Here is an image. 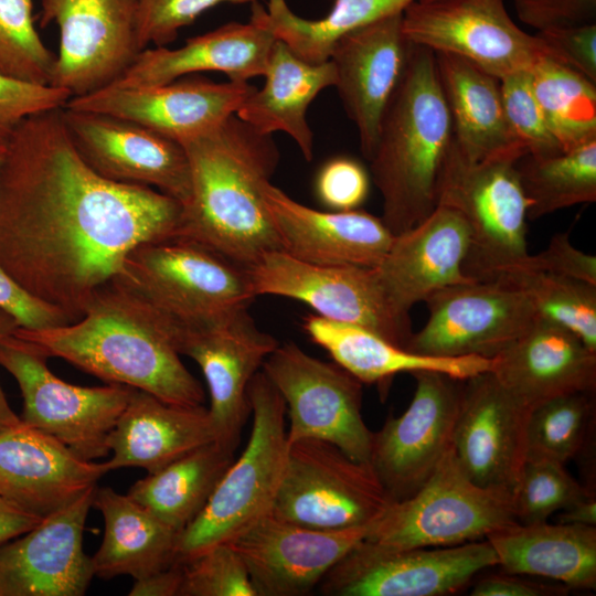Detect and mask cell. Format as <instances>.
I'll return each mask as SVG.
<instances>
[{"instance_id":"cell-1","label":"cell","mask_w":596,"mask_h":596,"mask_svg":"<svg viewBox=\"0 0 596 596\" xmlns=\"http://www.w3.org/2000/svg\"><path fill=\"white\" fill-rule=\"evenodd\" d=\"M62 108L29 116L9 134L0 169V263L30 295L75 321L134 248L178 236L183 205L95 172Z\"/></svg>"},{"instance_id":"cell-2","label":"cell","mask_w":596,"mask_h":596,"mask_svg":"<svg viewBox=\"0 0 596 596\" xmlns=\"http://www.w3.org/2000/svg\"><path fill=\"white\" fill-rule=\"evenodd\" d=\"M181 326L116 280L99 287L75 321L44 329L18 328L49 358H61L106 383L148 392L166 402L199 406L200 382L181 361Z\"/></svg>"},{"instance_id":"cell-3","label":"cell","mask_w":596,"mask_h":596,"mask_svg":"<svg viewBox=\"0 0 596 596\" xmlns=\"http://www.w3.org/2000/svg\"><path fill=\"white\" fill-rule=\"evenodd\" d=\"M181 146L190 166L191 196L177 237L202 244L245 268L281 251L263 200V188L280 158L272 137L233 115Z\"/></svg>"},{"instance_id":"cell-4","label":"cell","mask_w":596,"mask_h":596,"mask_svg":"<svg viewBox=\"0 0 596 596\" xmlns=\"http://www.w3.org/2000/svg\"><path fill=\"white\" fill-rule=\"evenodd\" d=\"M451 141L453 124L435 53L412 44L369 160L383 199L381 219L394 236L414 227L437 207Z\"/></svg>"},{"instance_id":"cell-5","label":"cell","mask_w":596,"mask_h":596,"mask_svg":"<svg viewBox=\"0 0 596 596\" xmlns=\"http://www.w3.org/2000/svg\"><path fill=\"white\" fill-rule=\"evenodd\" d=\"M247 393L253 415L247 445L202 511L178 534L177 563L230 543L272 512L288 449L286 405L263 371L254 375Z\"/></svg>"},{"instance_id":"cell-6","label":"cell","mask_w":596,"mask_h":596,"mask_svg":"<svg viewBox=\"0 0 596 596\" xmlns=\"http://www.w3.org/2000/svg\"><path fill=\"white\" fill-rule=\"evenodd\" d=\"M114 280L188 328L213 324L256 297L247 268L184 237L137 246Z\"/></svg>"},{"instance_id":"cell-7","label":"cell","mask_w":596,"mask_h":596,"mask_svg":"<svg viewBox=\"0 0 596 596\" xmlns=\"http://www.w3.org/2000/svg\"><path fill=\"white\" fill-rule=\"evenodd\" d=\"M514 523L513 492L473 482L451 446L417 491L387 507L365 540L392 549L451 546Z\"/></svg>"},{"instance_id":"cell-8","label":"cell","mask_w":596,"mask_h":596,"mask_svg":"<svg viewBox=\"0 0 596 596\" xmlns=\"http://www.w3.org/2000/svg\"><path fill=\"white\" fill-rule=\"evenodd\" d=\"M458 212L469 230L465 275L493 280L529 255L528 200L515 161L466 160L451 141L438 189V204Z\"/></svg>"},{"instance_id":"cell-9","label":"cell","mask_w":596,"mask_h":596,"mask_svg":"<svg viewBox=\"0 0 596 596\" xmlns=\"http://www.w3.org/2000/svg\"><path fill=\"white\" fill-rule=\"evenodd\" d=\"M47 359L42 349L15 334L0 341V366L14 377L23 400L20 421L84 460L106 457L109 434L134 389L70 384L51 372Z\"/></svg>"},{"instance_id":"cell-10","label":"cell","mask_w":596,"mask_h":596,"mask_svg":"<svg viewBox=\"0 0 596 596\" xmlns=\"http://www.w3.org/2000/svg\"><path fill=\"white\" fill-rule=\"evenodd\" d=\"M393 501L370 464L352 459L319 439L288 443L272 513L320 530H340L376 521Z\"/></svg>"},{"instance_id":"cell-11","label":"cell","mask_w":596,"mask_h":596,"mask_svg":"<svg viewBox=\"0 0 596 596\" xmlns=\"http://www.w3.org/2000/svg\"><path fill=\"white\" fill-rule=\"evenodd\" d=\"M263 372L284 398L288 443L319 439L356 461H370L373 432L362 416V382L336 362L306 353L294 342L278 344Z\"/></svg>"},{"instance_id":"cell-12","label":"cell","mask_w":596,"mask_h":596,"mask_svg":"<svg viewBox=\"0 0 596 596\" xmlns=\"http://www.w3.org/2000/svg\"><path fill=\"white\" fill-rule=\"evenodd\" d=\"M488 540L451 546L392 549L365 539L318 584L328 596H443L497 566Z\"/></svg>"},{"instance_id":"cell-13","label":"cell","mask_w":596,"mask_h":596,"mask_svg":"<svg viewBox=\"0 0 596 596\" xmlns=\"http://www.w3.org/2000/svg\"><path fill=\"white\" fill-rule=\"evenodd\" d=\"M247 270L256 297L302 301L318 316L365 327L405 349L413 334L409 315L392 305L374 267L315 265L274 251Z\"/></svg>"},{"instance_id":"cell-14","label":"cell","mask_w":596,"mask_h":596,"mask_svg":"<svg viewBox=\"0 0 596 596\" xmlns=\"http://www.w3.org/2000/svg\"><path fill=\"white\" fill-rule=\"evenodd\" d=\"M424 302L427 321L406 345L423 355L492 359L539 319L526 292L504 278L448 286Z\"/></svg>"},{"instance_id":"cell-15","label":"cell","mask_w":596,"mask_h":596,"mask_svg":"<svg viewBox=\"0 0 596 596\" xmlns=\"http://www.w3.org/2000/svg\"><path fill=\"white\" fill-rule=\"evenodd\" d=\"M409 43L468 60L501 79L550 53L511 19L504 0H415L402 15Z\"/></svg>"},{"instance_id":"cell-16","label":"cell","mask_w":596,"mask_h":596,"mask_svg":"<svg viewBox=\"0 0 596 596\" xmlns=\"http://www.w3.org/2000/svg\"><path fill=\"white\" fill-rule=\"evenodd\" d=\"M40 23L58 26L51 85L72 97L111 85L141 52L138 0H42Z\"/></svg>"},{"instance_id":"cell-17","label":"cell","mask_w":596,"mask_h":596,"mask_svg":"<svg viewBox=\"0 0 596 596\" xmlns=\"http://www.w3.org/2000/svg\"><path fill=\"white\" fill-rule=\"evenodd\" d=\"M406 411L373 432L370 461L391 500L401 501L429 478L453 446L464 379L416 371Z\"/></svg>"},{"instance_id":"cell-18","label":"cell","mask_w":596,"mask_h":596,"mask_svg":"<svg viewBox=\"0 0 596 596\" xmlns=\"http://www.w3.org/2000/svg\"><path fill=\"white\" fill-rule=\"evenodd\" d=\"M247 312L240 309L205 327H181L177 349L201 369L210 392L209 413L217 444L235 451L248 416V385L278 347Z\"/></svg>"},{"instance_id":"cell-19","label":"cell","mask_w":596,"mask_h":596,"mask_svg":"<svg viewBox=\"0 0 596 596\" xmlns=\"http://www.w3.org/2000/svg\"><path fill=\"white\" fill-rule=\"evenodd\" d=\"M63 120L84 161L105 179L158 190L183 206L191 196L184 148L120 117L62 108Z\"/></svg>"},{"instance_id":"cell-20","label":"cell","mask_w":596,"mask_h":596,"mask_svg":"<svg viewBox=\"0 0 596 596\" xmlns=\"http://www.w3.org/2000/svg\"><path fill=\"white\" fill-rule=\"evenodd\" d=\"M255 89L248 82L179 78L151 86H107L71 97L64 107L128 119L181 145L216 129Z\"/></svg>"},{"instance_id":"cell-21","label":"cell","mask_w":596,"mask_h":596,"mask_svg":"<svg viewBox=\"0 0 596 596\" xmlns=\"http://www.w3.org/2000/svg\"><path fill=\"white\" fill-rule=\"evenodd\" d=\"M373 523L320 530L270 512L227 544L242 557L256 596H302L366 538Z\"/></svg>"},{"instance_id":"cell-22","label":"cell","mask_w":596,"mask_h":596,"mask_svg":"<svg viewBox=\"0 0 596 596\" xmlns=\"http://www.w3.org/2000/svg\"><path fill=\"white\" fill-rule=\"evenodd\" d=\"M530 413L489 371L462 380L453 450L473 482L514 493Z\"/></svg>"},{"instance_id":"cell-23","label":"cell","mask_w":596,"mask_h":596,"mask_svg":"<svg viewBox=\"0 0 596 596\" xmlns=\"http://www.w3.org/2000/svg\"><path fill=\"white\" fill-rule=\"evenodd\" d=\"M96 487L30 531L0 543V596L86 593L95 574L83 536Z\"/></svg>"},{"instance_id":"cell-24","label":"cell","mask_w":596,"mask_h":596,"mask_svg":"<svg viewBox=\"0 0 596 596\" xmlns=\"http://www.w3.org/2000/svg\"><path fill=\"white\" fill-rule=\"evenodd\" d=\"M402 15L403 12L392 14L345 34L329 56L337 75L334 86L358 129L360 148L368 161L412 45L403 33Z\"/></svg>"},{"instance_id":"cell-25","label":"cell","mask_w":596,"mask_h":596,"mask_svg":"<svg viewBox=\"0 0 596 596\" xmlns=\"http://www.w3.org/2000/svg\"><path fill=\"white\" fill-rule=\"evenodd\" d=\"M54 437L23 424L0 432V496L44 519L73 503L106 473Z\"/></svg>"},{"instance_id":"cell-26","label":"cell","mask_w":596,"mask_h":596,"mask_svg":"<svg viewBox=\"0 0 596 596\" xmlns=\"http://www.w3.org/2000/svg\"><path fill=\"white\" fill-rule=\"evenodd\" d=\"M263 200L281 251L309 264L375 267L394 240L381 217L359 210H315L270 182Z\"/></svg>"},{"instance_id":"cell-27","label":"cell","mask_w":596,"mask_h":596,"mask_svg":"<svg viewBox=\"0 0 596 596\" xmlns=\"http://www.w3.org/2000/svg\"><path fill=\"white\" fill-rule=\"evenodd\" d=\"M276 40L267 24L265 9L254 2L249 22L224 24L188 39L178 49H145L109 86L160 85L210 71L224 73L230 81L248 82L264 76Z\"/></svg>"},{"instance_id":"cell-28","label":"cell","mask_w":596,"mask_h":596,"mask_svg":"<svg viewBox=\"0 0 596 596\" xmlns=\"http://www.w3.org/2000/svg\"><path fill=\"white\" fill-rule=\"evenodd\" d=\"M469 230L455 210L437 205L414 227L394 236L375 266L392 305L402 313L441 288L471 283L464 273Z\"/></svg>"},{"instance_id":"cell-29","label":"cell","mask_w":596,"mask_h":596,"mask_svg":"<svg viewBox=\"0 0 596 596\" xmlns=\"http://www.w3.org/2000/svg\"><path fill=\"white\" fill-rule=\"evenodd\" d=\"M532 409L551 398L596 390V352L570 330L539 317L491 359L489 371Z\"/></svg>"},{"instance_id":"cell-30","label":"cell","mask_w":596,"mask_h":596,"mask_svg":"<svg viewBox=\"0 0 596 596\" xmlns=\"http://www.w3.org/2000/svg\"><path fill=\"white\" fill-rule=\"evenodd\" d=\"M215 440L209 409L166 402L134 389L108 437V471L137 467L155 472Z\"/></svg>"},{"instance_id":"cell-31","label":"cell","mask_w":596,"mask_h":596,"mask_svg":"<svg viewBox=\"0 0 596 596\" xmlns=\"http://www.w3.org/2000/svg\"><path fill=\"white\" fill-rule=\"evenodd\" d=\"M434 53L459 153L471 162L517 161L526 155L509 127L500 79L466 58Z\"/></svg>"},{"instance_id":"cell-32","label":"cell","mask_w":596,"mask_h":596,"mask_svg":"<svg viewBox=\"0 0 596 596\" xmlns=\"http://www.w3.org/2000/svg\"><path fill=\"white\" fill-rule=\"evenodd\" d=\"M486 540L502 571L549 578L568 588H596L595 526L517 522Z\"/></svg>"},{"instance_id":"cell-33","label":"cell","mask_w":596,"mask_h":596,"mask_svg":"<svg viewBox=\"0 0 596 596\" xmlns=\"http://www.w3.org/2000/svg\"><path fill=\"white\" fill-rule=\"evenodd\" d=\"M264 77L263 88H256L235 115L259 134L270 136L283 131L289 135L304 158L310 161L313 134L307 110L322 89L336 85L332 62L309 63L276 40Z\"/></svg>"},{"instance_id":"cell-34","label":"cell","mask_w":596,"mask_h":596,"mask_svg":"<svg viewBox=\"0 0 596 596\" xmlns=\"http://www.w3.org/2000/svg\"><path fill=\"white\" fill-rule=\"evenodd\" d=\"M302 327L338 365L362 383H379L398 373L412 374L422 370L467 379L491 368V359L482 356L444 358L414 353L365 327L318 315L305 317Z\"/></svg>"},{"instance_id":"cell-35","label":"cell","mask_w":596,"mask_h":596,"mask_svg":"<svg viewBox=\"0 0 596 596\" xmlns=\"http://www.w3.org/2000/svg\"><path fill=\"white\" fill-rule=\"evenodd\" d=\"M93 507L105 522L102 544L91 556L95 576L140 579L177 563L179 533L128 494L96 487Z\"/></svg>"},{"instance_id":"cell-36","label":"cell","mask_w":596,"mask_h":596,"mask_svg":"<svg viewBox=\"0 0 596 596\" xmlns=\"http://www.w3.org/2000/svg\"><path fill=\"white\" fill-rule=\"evenodd\" d=\"M233 461V450L211 441L147 473L127 494L180 533L202 511Z\"/></svg>"},{"instance_id":"cell-37","label":"cell","mask_w":596,"mask_h":596,"mask_svg":"<svg viewBox=\"0 0 596 596\" xmlns=\"http://www.w3.org/2000/svg\"><path fill=\"white\" fill-rule=\"evenodd\" d=\"M415 0H334L321 19L309 20L290 10L286 0H268L265 18L276 36L309 63L329 60L334 44L345 34L392 14Z\"/></svg>"},{"instance_id":"cell-38","label":"cell","mask_w":596,"mask_h":596,"mask_svg":"<svg viewBox=\"0 0 596 596\" xmlns=\"http://www.w3.org/2000/svg\"><path fill=\"white\" fill-rule=\"evenodd\" d=\"M515 169L530 220L596 201V139L555 156L524 155Z\"/></svg>"},{"instance_id":"cell-39","label":"cell","mask_w":596,"mask_h":596,"mask_svg":"<svg viewBox=\"0 0 596 596\" xmlns=\"http://www.w3.org/2000/svg\"><path fill=\"white\" fill-rule=\"evenodd\" d=\"M530 76L549 128L564 151L596 139V83L550 56L536 62Z\"/></svg>"},{"instance_id":"cell-40","label":"cell","mask_w":596,"mask_h":596,"mask_svg":"<svg viewBox=\"0 0 596 596\" xmlns=\"http://www.w3.org/2000/svg\"><path fill=\"white\" fill-rule=\"evenodd\" d=\"M595 392L551 398L531 409L526 459L566 465L583 453L595 426Z\"/></svg>"},{"instance_id":"cell-41","label":"cell","mask_w":596,"mask_h":596,"mask_svg":"<svg viewBox=\"0 0 596 596\" xmlns=\"http://www.w3.org/2000/svg\"><path fill=\"white\" fill-rule=\"evenodd\" d=\"M504 278L526 292L539 317L576 334L596 352V286L561 275L514 270Z\"/></svg>"},{"instance_id":"cell-42","label":"cell","mask_w":596,"mask_h":596,"mask_svg":"<svg viewBox=\"0 0 596 596\" xmlns=\"http://www.w3.org/2000/svg\"><path fill=\"white\" fill-rule=\"evenodd\" d=\"M55 60L34 25L33 0H0V74L51 85Z\"/></svg>"},{"instance_id":"cell-43","label":"cell","mask_w":596,"mask_h":596,"mask_svg":"<svg viewBox=\"0 0 596 596\" xmlns=\"http://www.w3.org/2000/svg\"><path fill=\"white\" fill-rule=\"evenodd\" d=\"M595 493L581 485L565 465L542 459H526L513 493L517 522L546 521L577 501Z\"/></svg>"},{"instance_id":"cell-44","label":"cell","mask_w":596,"mask_h":596,"mask_svg":"<svg viewBox=\"0 0 596 596\" xmlns=\"http://www.w3.org/2000/svg\"><path fill=\"white\" fill-rule=\"evenodd\" d=\"M178 596H256L247 568L230 544H220L181 563Z\"/></svg>"},{"instance_id":"cell-45","label":"cell","mask_w":596,"mask_h":596,"mask_svg":"<svg viewBox=\"0 0 596 596\" xmlns=\"http://www.w3.org/2000/svg\"><path fill=\"white\" fill-rule=\"evenodd\" d=\"M500 89L509 127L526 155L550 157L564 151L533 93L530 70L504 76Z\"/></svg>"},{"instance_id":"cell-46","label":"cell","mask_w":596,"mask_h":596,"mask_svg":"<svg viewBox=\"0 0 596 596\" xmlns=\"http://www.w3.org/2000/svg\"><path fill=\"white\" fill-rule=\"evenodd\" d=\"M256 0H138V41L140 50L173 42L183 26L221 3H254Z\"/></svg>"},{"instance_id":"cell-47","label":"cell","mask_w":596,"mask_h":596,"mask_svg":"<svg viewBox=\"0 0 596 596\" xmlns=\"http://www.w3.org/2000/svg\"><path fill=\"white\" fill-rule=\"evenodd\" d=\"M370 177L353 158L339 156L328 160L316 178L319 201L333 211L356 210L366 199Z\"/></svg>"},{"instance_id":"cell-48","label":"cell","mask_w":596,"mask_h":596,"mask_svg":"<svg viewBox=\"0 0 596 596\" xmlns=\"http://www.w3.org/2000/svg\"><path fill=\"white\" fill-rule=\"evenodd\" d=\"M71 94L52 85H35L0 74V132L10 134L29 116L64 107Z\"/></svg>"},{"instance_id":"cell-49","label":"cell","mask_w":596,"mask_h":596,"mask_svg":"<svg viewBox=\"0 0 596 596\" xmlns=\"http://www.w3.org/2000/svg\"><path fill=\"white\" fill-rule=\"evenodd\" d=\"M550 57L596 83V23L550 28L535 33Z\"/></svg>"},{"instance_id":"cell-50","label":"cell","mask_w":596,"mask_h":596,"mask_svg":"<svg viewBox=\"0 0 596 596\" xmlns=\"http://www.w3.org/2000/svg\"><path fill=\"white\" fill-rule=\"evenodd\" d=\"M514 270L550 273L596 286V256L575 247L567 232L554 234L543 251L534 255L529 254L523 262L507 273Z\"/></svg>"},{"instance_id":"cell-51","label":"cell","mask_w":596,"mask_h":596,"mask_svg":"<svg viewBox=\"0 0 596 596\" xmlns=\"http://www.w3.org/2000/svg\"><path fill=\"white\" fill-rule=\"evenodd\" d=\"M0 308L12 315L20 328L44 329L74 320L63 310L30 295L0 263Z\"/></svg>"},{"instance_id":"cell-52","label":"cell","mask_w":596,"mask_h":596,"mask_svg":"<svg viewBox=\"0 0 596 596\" xmlns=\"http://www.w3.org/2000/svg\"><path fill=\"white\" fill-rule=\"evenodd\" d=\"M518 19L536 31L594 23L596 0H513Z\"/></svg>"},{"instance_id":"cell-53","label":"cell","mask_w":596,"mask_h":596,"mask_svg":"<svg viewBox=\"0 0 596 596\" xmlns=\"http://www.w3.org/2000/svg\"><path fill=\"white\" fill-rule=\"evenodd\" d=\"M524 575L502 571L499 574H490L480 577L473 584L471 596H557L565 595L567 586L540 583Z\"/></svg>"},{"instance_id":"cell-54","label":"cell","mask_w":596,"mask_h":596,"mask_svg":"<svg viewBox=\"0 0 596 596\" xmlns=\"http://www.w3.org/2000/svg\"><path fill=\"white\" fill-rule=\"evenodd\" d=\"M182 581L181 563L135 579L129 596H178Z\"/></svg>"},{"instance_id":"cell-55","label":"cell","mask_w":596,"mask_h":596,"mask_svg":"<svg viewBox=\"0 0 596 596\" xmlns=\"http://www.w3.org/2000/svg\"><path fill=\"white\" fill-rule=\"evenodd\" d=\"M41 521L42 519L20 510L0 496V543L30 531Z\"/></svg>"},{"instance_id":"cell-56","label":"cell","mask_w":596,"mask_h":596,"mask_svg":"<svg viewBox=\"0 0 596 596\" xmlns=\"http://www.w3.org/2000/svg\"><path fill=\"white\" fill-rule=\"evenodd\" d=\"M20 328L18 320L0 308V341L11 334H14ZM20 423V417L10 407L4 392L0 385V432Z\"/></svg>"},{"instance_id":"cell-57","label":"cell","mask_w":596,"mask_h":596,"mask_svg":"<svg viewBox=\"0 0 596 596\" xmlns=\"http://www.w3.org/2000/svg\"><path fill=\"white\" fill-rule=\"evenodd\" d=\"M558 523L596 525V494L593 493L568 508L562 510L558 514Z\"/></svg>"},{"instance_id":"cell-58","label":"cell","mask_w":596,"mask_h":596,"mask_svg":"<svg viewBox=\"0 0 596 596\" xmlns=\"http://www.w3.org/2000/svg\"><path fill=\"white\" fill-rule=\"evenodd\" d=\"M9 134L0 132V169L6 156Z\"/></svg>"}]
</instances>
